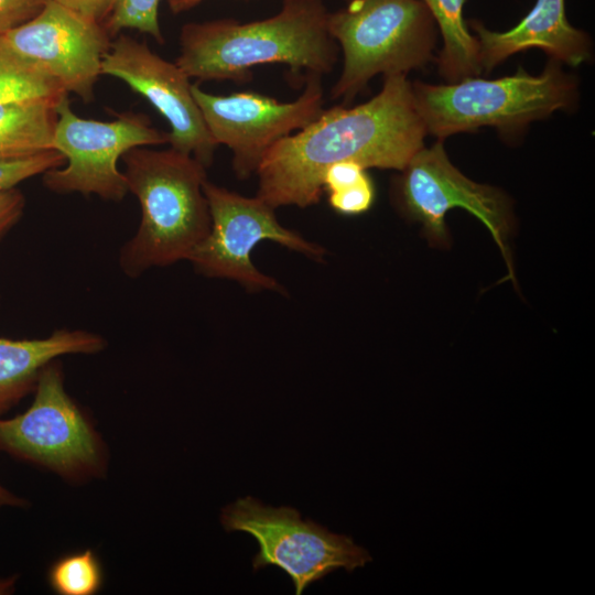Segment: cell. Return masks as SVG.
Returning <instances> with one entry per match:
<instances>
[{"instance_id":"cell-5","label":"cell","mask_w":595,"mask_h":595,"mask_svg":"<svg viewBox=\"0 0 595 595\" xmlns=\"http://www.w3.org/2000/svg\"><path fill=\"white\" fill-rule=\"evenodd\" d=\"M327 28L343 52V69L331 90L343 106L378 74H404L433 57L437 26L422 0H344Z\"/></svg>"},{"instance_id":"cell-28","label":"cell","mask_w":595,"mask_h":595,"mask_svg":"<svg viewBox=\"0 0 595 595\" xmlns=\"http://www.w3.org/2000/svg\"><path fill=\"white\" fill-rule=\"evenodd\" d=\"M18 576L11 575L0 577V595H8L14 592Z\"/></svg>"},{"instance_id":"cell-4","label":"cell","mask_w":595,"mask_h":595,"mask_svg":"<svg viewBox=\"0 0 595 595\" xmlns=\"http://www.w3.org/2000/svg\"><path fill=\"white\" fill-rule=\"evenodd\" d=\"M560 65L551 58L540 75L519 67L498 79L474 76L446 85L411 83L414 105L426 132L440 140L480 127L519 131L576 102L577 83Z\"/></svg>"},{"instance_id":"cell-23","label":"cell","mask_w":595,"mask_h":595,"mask_svg":"<svg viewBox=\"0 0 595 595\" xmlns=\"http://www.w3.org/2000/svg\"><path fill=\"white\" fill-rule=\"evenodd\" d=\"M45 0H0V35L35 17Z\"/></svg>"},{"instance_id":"cell-1","label":"cell","mask_w":595,"mask_h":595,"mask_svg":"<svg viewBox=\"0 0 595 595\" xmlns=\"http://www.w3.org/2000/svg\"><path fill=\"white\" fill-rule=\"evenodd\" d=\"M368 101L332 107L306 127L275 142L262 158L257 197L272 208L316 204L325 170L342 161L366 169L401 171L424 147L428 134L407 75L383 76Z\"/></svg>"},{"instance_id":"cell-2","label":"cell","mask_w":595,"mask_h":595,"mask_svg":"<svg viewBox=\"0 0 595 595\" xmlns=\"http://www.w3.org/2000/svg\"><path fill=\"white\" fill-rule=\"evenodd\" d=\"M328 13L323 0H284L275 15L263 20L190 22L181 29L175 64L201 80L247 82L252 67L273 63L286 65L296 76L302 71L322 76L338 58Z\"/></svg>"},{"instance_id":"cell-14","label":"cell","mask_w":595,"mask_h":595,"mask_svg":"<svg viewBox=\"0 0 595 595\" xmlns=\"http://www.w3.org/2000/svg\"><path fill=\"white\" fill-rule=\"evenodd\" d=\"M468 24L479 44L482 71L490 72L510 55L533 47L571 66L592 56L591 37L569 22L564 0H537L528 14L508 31H491L479 20H469Z\"/></svg>"},{"instance_id":"cell-9","label":"cell","mask_w":595,"mask_h":595,"mask_svg":"<svg viewBox=\"0 0 595 595\" xmlns=\"http://www.w3.org/2000/svg\"><path fill=\"white\" fill-rule=\"evenodd\" d=\"M220 522L227 532L251 534L259 545L253 570L280 567L291 577L298 595L338 569L351 572L371 561L369 553L351 538L303 520L294 508L266 506L250 496L227 505Z\"/></svg>"},{"instance_id":"cell-11","label":"cell","mask_w":595,"mask_h":595,"mask_svg":"<svg viewBox=\"0 0 595 595\" xmlns=\"http://www.w3.org/2000/svg\"><path fill=\"white\" fill-rule=\"evenodd\" d=\"M192 93L217 145L231 150L234 172L242 180L256 174L275 142L306 127L324 110L321 76L316 75H309L302 94L289 102L256 91L213 95L198 85H192Z\"/></svg>"},{"instance_id":"cell-21","label":"cell","mask_w":595,"mask_h":595,"mask_svg":"<svg viewBox=\"0 0 595 595\" xmlns=\"http://www.w3.org/2000/svg\"><path fill=\"white\" fill-rule=\"evenodd\" d=\"M63 164L64 156L54 149L20 160L0 162V192L17 187L20 183Z\"/></svg>"},{"instance_id":"cell-22","label":"cell","mask_w":595,"mask_h":595,"mask_svg":"<svg viewBox=\"0 0 595 595\" xmlns=\"http://www.w3.org/2000/svg\"><path fill=\"white\" fill-rule=\"evenodd\" d=\"M376 199V188L368 175L358 184L327 194L332 209L344 216H357L368 212Z\"/></svg>"},{"instance_id":"cell-7","label":"cell","mask_w":595,"mask_h":595,"mask_svg":"<svg viewBox=\"0 0 595 595\" xmlns=\"http://www.w3.org/2000/svg\"><path fill=\"white\" fill-rule=\"evenodd\" d=\"M400 172L392 183L396 206L405 218L422 225L431 246H450L446 213L463 208L489 230L508 268L506 279L516 283L507 244L513 216L511 202L502 191L466 177L451 163L441 140L420 149Z\"/></svg>"},{"instance_id":"cell-27","label":"cell","mask_w":595,"mask_h":595,"mask_svg":"<svg viewBox=\"0 0 595 595\" xmlns=\"http://www.w3.org/2000/svg\"><path fill=\"white\" fill-rule=\"evenodd\" d=\"M203 1L204 0H166L170 10L174 14L185 12V11L196 7L197 4H199Z\"/></svg>"},{"instance_id":"cell-24","label":"cell","mask_w":595,"mask_h":595,"mask_svg":"<svg viewBox=\"0 0 595 595\" xmlns=\"http://www.w3.org/2000/svg\"><path fill=\"white\" fill-rule=\"evenodd\" d=\"M25 198L17 187L0 192V241L21 219Z\"/></svg>"},{"instance_id":"cell-12","label":"cell","mask_w":595,"mask_h":595,"mask_svg":"<svg viewBox=\"0 0 595 595\" xmlns=\"http://www.w3.org/2000/svg\"><path fill=\"white\" fill-rule=\"evenodd\" d=\"M101 75L122 80L166 119L172 149L194 156L205 167L212 164L217 143L194 99L190 77L175 63L145 42L120 34L104 56Z\"/></svg>"},{"instance_id":"cell-20","label":"cell","mask_w":595,"mask_h":595,"mask_svg":"<svg viewBox=\"0 0 595 595\" xmlns=\"http://www.w3.org/2000/svg\"><path fill=\"white\" fill-rule=\"evenodd\" d=\"M160 0H116L107 18L105 29L109 34H118L123 29H134L164 43L159 24Z\"/></svg>"},{"instance_id":"cell-16","label":"cell","mask_w":595,"mask_h":595,"mask_svg":"<svg viewBox=\"0 0 595 595\" xmlns=\"http://www.w3.org/2000/svg\"><path fill=\"white\" fill-rule=\"evenodd\" d=\"M55 106L45 101L0 104V162L53 150Z\"/></svg>"},{"instance_id":"cell-26","label":"cell","mask_w":595,"mask_h":595,"mask_svg":"<svg viewBox=\"0 0 595 595\" xmlns=\"http://www.w3.org/2000/svg\"><path fill=\"white\" fill-rule=\"evenodd\" d=\"M28 501L8 490L0 483V507H24Z\"/></svg>"},{"instance_id":"cell-3","label":"cell","mask_w":595,"mask_h":595,"mask_svg":"<svg viewBox=\"0 0 595 595\" xmlns=\"http://www.w3.org/2000/svg\"><path fill=\"white\" fill-rule=\"evenodd\" d=\"M121 160L128 191L141 207L137 232L119 251L121 271L138 278L151 268L188 260L210 227L206 167L172 148L138 147Z\"/></svg>"},{"instance_id":"cell-17","label":"cell","mask_w":595,"mask_h":595,"mask_svg":"<svg viewBox=\"0 0 595 595\" xmlns=\"http://www.w3.org/2000/svg\"><path fill=\"white\" fill-rule=\"evenodd\" d=\"M430 10L443 40L437 57L440 75L448 83L479 75V44L463 18L466 0H422Z\"/></svg>"},{"instance_id":"cell-15","label":"cell","mask_w":595,"mask_h":595,"mask_svg":"<svg viewBox=\"0 0 595 595\" xmlns=\"http://www.w3.org/2000/svg\"><path fill=\"white\" fill-rule=\"evenodd\" d=\"M107 340L85 329H57L44 338L0 337V416L33 392L42 369L64 355H94Z\"/></svg>"},{"instance_id":"cell-10","label":"cell","mask_w":595,"mask_h":595,"mask_svg":"<svg viewBox=\"0 0 595 595\" xmlns=\"http://www.w3.org/2000/svg\"><path fill=\"white\" fill-rule=\"evenodd\" d=\"M204 193L210 227L188 258L199 273L236 281L252 292H283L275 279L253 264L251 253L258 244L274 241L310 259L323 261L325 249L282 226L274 208L259 197L242 196L208 180L204 183Z\"/></svg>"},{"instance_id":"cell-6","label":"cell","mask_w":595,"mask_h":595,"mask_svg":"<svg viewBox=\"0 0 595 595\" xmlns=\"http://www.w3.org/2000/svg\"><path fill=\"white\" fill-rule=\"evenodd\" d=\"M31 405L0 418V451L46 468L69 482L105 475L107 451L94 425L64 388L62 364L41 371Z\"/></svg>"},{"instance_id":"cell-18","label":"cell","mask_w":595,"mask_h":595,"mask_svg":"<svg viewBox=\"0 0 595 595\" xmlns=\"http://www.w3.org/2000/svg\"><path fill=\"white\" fill-rule=\"evenodd\" d=\"M67 95L56 80L17 53L0 35V104L45 101L57 105Z\"/></svg>"},{"instance_id":"cell-25","label":"cell","mask_w":595,"mask_h":595,"mask_svg":"<svg viewBox=\"0 0 595 595\" xmlns=\"http://www.w3.org/2000/svg\"><path fill=\"white\" fill-rule=\"evenodd\" d=\"M90 21L100 22L110 14L116 0H53Z\"/></svg>"},{"instance_id":"cell-13","label":"cell","mask_w":595,"mask_h":595,"mask_svg":"<svg viewBox=\"0 0 595 595\" xmlns=\"http://www.w3.org/2000/svg\"><path fill=\"white\" fill-rule=\"evenodd\" d=\"M21 56L50 75L68 94L94 99L101 63L111 41L100 22L90 21L53 0L28 22L2 34Z\"/></svg>"},{"instance_id":"cell-8","label":"cell","mask_w":595,"mask_h":595,"mask_svg":"<svg viewBox=\"0 0 595 595\" xmlns=\"http://www.w3.org/2000/svg\"><path fill=\"white\" fill-rule=\"evenodd\" d=\"M52 145L64 156V164L42 174L44 186L57 194L96 195L120 202L129 193L118 163L138 147L169 143V132L151 125L143 113L127 111L115 120L99 121L77 116L67 96L55 106Z\"/></svg>"},{"instance_id":"cell-19","label":"cell","mask_w":595,"mask_h":595,"mask_svg":"<svg viewBox=\"0 0 595 595\" xmlns=\"http://www.w3.org/2000/svg\"><path fill=\"white\" fill-rule=\"evenodd\" d=\"M47 582L60 595H94L104 584L102 565L90 549L68 553L51 564Z\"/></svg>"}]
</instances>
